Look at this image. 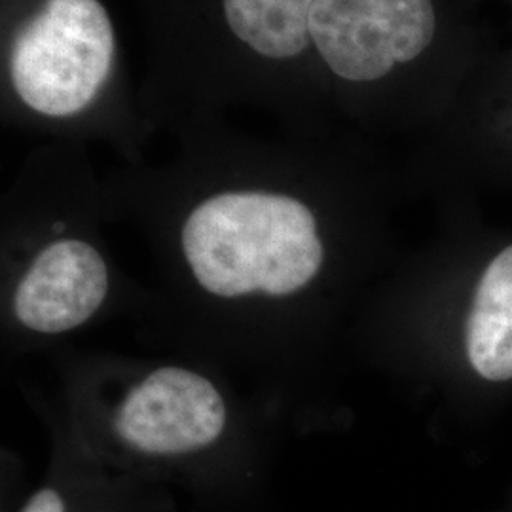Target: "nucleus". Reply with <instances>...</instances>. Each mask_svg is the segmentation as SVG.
Instances as JSON below:
<instances>
[{
    "label": "nucleus",
    "instance_id": "nucleus-1",
    "mask_svg": "<svg viewBox=\"0 0 512 512\" xmlns=\"http://www.w3.org/2000/svg\"><path fill=\"white\" fill-rule=\"evenodd\" d=\"M183 158L126 196L171 239L194 285L220 302H285L315 283L330 207L302 148L238 137L222 118L177 131Z\"/></svg>",
    "mask_w": 512,
    "mask_h": 512
},
{
    "label": "nucleus",
    "instance_id": "nucleus-2",
    "mask_svg": "<svg viewBox=\"0 0 512 512\" xmlns=\"http://www.w3.org/2000/svg\"><path fill=\"white\" fill-rule=\"evenodd\" d=\"M148 67V122L179 129L226 109L272 112L300 137H323L311 92L310 23L319 0H137Z\"/></svg>",
    "mask_w": 512,
    "mask_h": 512
},
{
    "label": "nucleus",
    "instance_id": "nucleus-3",
    "mask_svg": "<svg viewBox=\"0 0 512 512\" xmlns=\"http://www.w3.org/2000/svg\"><path fill=\"white\" fill-rule=\"evenodd\" d=\"M478 0H319L310 74L323 133L433 128L497 46Z\"/></svg>",
    "mask_w": 512,
    "mask_h": 512
},
{
    "label": "nucleus",
    "instance_id": "nucleus-4",
    "mask_svg": "<svg viewBox=\"0 0 512 512\" xmlns=\"http://www.w3.org/2000/svg\"><path fill=\"white\" fill-rule=\"evenodd\" d=\"M4 124L133 156L150 137L109 0H0Z\"/></svg>",
    "mask_w": 512,
    "mask_h": 512
},
{
    "label": "nucleus",
    "instance_id": "nucleus-5",
    "mask_svg": "<svg viewBox=\"0 0 512 512\" xmlns=\"http://www.w3.org/2000/svg\"><path fill=\"white\" fill-rule=\"evenodd\" d=\"M228 414L211 378L186 366H158L122 395L112 429L137 454L179 458L213 446L228 427Z\"/></svg>",
    "mask_w": 512,
    "mask_h": 512
},
{
    "label": "nucleus",
    "instance_id": "nucleus-6",
    "mask_svg": "<svg viewBox=\"0 0 512 512\" xmlns=\"http://www.w3.org/2000/svg\"><path fill=\"white\" fill-rule=\"evenodd\" d=\"M478 145L512 148V44H497L433 126Z\"/></svg>",
    "mask_w": 512,
    "mask_h": 512
},
{
    "label": "nucleus",
    "instance_id": "nucleus-7",
    "mask_svg": "<svg viewBox=\"0 0 512 512\" xmlns=\"http://www.w3.org/2000/svg\"><path fill=\"white\" fill-rule=\"evenodd\" d=\"M471 365L486 380L512 378V245L486 268L467 327Z\"/></svg>",
    "mask_w": 512,
    "mask_h": 512
},
{
    "label": "nucleus",
    "instance_id": "nucleus-8",
    "mask_svg": "<svg viewBox=\"0 0 512 512\" xmlns=\"http://www.w3.org/2000/svg\"><path fill=\"white\" fill-rule=\"evenodd\" d=\"M19 512H67V507L57 490L44 488L33 495Z\"/></svg>",
    "mask_w": 512,
    "mask_h": 512
},
{
    "label": "nucleus",
    "instance_id": "nucleus-9",
    "mask_svg": "<svg viewBox=\"0 0 512 512\" xmlns=\"http://www.w3.org/2000/svg\"><path fill=\"white\" fill-rule=\"evenodd\" d=\"M480 2V0H478ZM495 2H499V4H503V6H507L509 10L512 12V0H495Z\"/></svg>",
    "mask_w": 512,
    "mask_h": 512
}]
</instances>
